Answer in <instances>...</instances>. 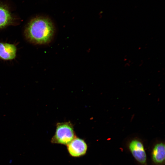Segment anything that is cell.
I'll return each instance as SVG.
<instances>
[{"label":"cell","instance_id":"3957f363","mask_svg":"<svg viewBox=\"0 0 165 165\" xmlns=\"http://www.w3.org/2000/svg\"><path fill=\"white\" fill-rule=\"evenodd\" d=\"M67 145L69 154L74 157H79L84 155L87 149V145L85 141L78 138H75Z\"/></svg>","mask_w":165,"mask_h":165},{"label":"cell","instance_id":"6da1fadb","mask_svg":"<svg viewBox=\"0 0 165 165\" xmlns=\"http://www.w3.org/2000/svg\"><path fill=\"white\" fill-rule=\"evenodd\" d=\"M55 28L49 17L37 16L32 19L25 31L26 37L31 42L39 45L48 44L53 40Z\"/></svg>","mask_w":165,"mask_h":165},{"label":"cell","instance_id":"7a4b0ae2","mask_svg":"<svg viewBox=\"0 0 165 165\" xmlns=\"http://www.w3.org/2000/svg\"><path fill=\"white\" fill-rule=\"evenodd\" d=\"M75 136L73 126L70 122L60 123L57 124L56 132L51 142L67 145Z\"/></svg>","mask_w":165,"mask_h":165},{"label":"cell","instance_id":"8992f818","mask_svg":"<svg viewBox=\"0 0 165 165\" xmlns=\"http://www.w3.org/2000/svg\"><path fill=\"white\" fill-rule=\"evenodd\" d=\"M13 18L8 7L0 4V28H3L12 23Z\"/></svg>","mask_w":165,"mask_h":165},{"label":"cell","instance_id":"277c9868","mask_svg":"<svg viewBox=\"0 0 165 165\" xmlns=\"http://www.w3.org/2000/svg\"><path fill=\"white\" fill-rule=\"evenodd\" d=\"M129 148L134 157L139 162L145 163L146 156L143 146L141 142L137 139H134L129 144Z\"/></svg>","mask_w":165,"mask_h":165},{"label":"cell","instance_id":"52a82bcc","mask_svg":"<svg viewBox=\"0 0 165 165\" xmlns=\"http://www.w3.org/2000/svg\"><path fill=\"white\" fill-rule=\"evenodd\" d=\"M165 145L163 143L157 144L154 147L152 152V158L156 163H162L165 159Z\"/></svg>","mask_w":165,"mask_h":165},{"label":"cell","instance_id":"5b68a950","mask_svg":"<svg viewBox=\"0 0 165 165\" xmlns=\"http://www.w3.org/2000/svg\"><path fill=\"white\" fill-rule=\"evenodd\" d=\"M16 48L12 44L0 42V58L4 60L14 59L16 56Z\"/></svg>","mask_w":165,"mask_h":165}]
</instances>
